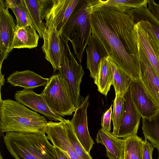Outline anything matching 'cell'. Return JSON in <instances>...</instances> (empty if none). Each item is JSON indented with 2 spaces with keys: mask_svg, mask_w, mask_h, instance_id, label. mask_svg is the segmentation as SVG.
<instances>
[{
  "mask_svg": "<svg viewBox=\"0 0 159 159\" xmlns=\"http://www.w3.org/2000/svg\"><path fill=\"white\" fill-rule=\"evenodd\" d=\"M134 28L140 45L159 77V41L139 22L135 23Z\"/></svg>",
  "mask_w": 159,
  "mask_h": 159,
  "instance_id": "14",
  "label": "cell"
},
{
  "mask_svg": "<svg viewBox=\"0 0 159 159\" xmlns=\"http://www.w3.org/2000/svg\"><path fill=\"white\" fill-rule=\"evenodd\" d=\"M124 95L117 93L113 102V110L111 120L113 125L112 133L115 134L117 132L121 122L124 111L125 99Z\"/></svg>",
  "mask_w": 159,
  "mask_h": 159,
  "instance_id": "30",
  "label": "cell"
},
{
  "mask_svg": "<svg viewBox=\"0 0 159 159\" xmlns=\"http://www.w3.org/2000/svg\"><path fill=\"white\" fill-rule=\"evenodd\" d=\"M61 58L59 74L64 80L75 109L80 106L84 98L80 95V86L84 72L71 52L68 41L60 34Z\"/></svg>",
  "mask_w": 159,
  "mask_h": 159,
  "instance_id": "5",
  "label": "cell"
},
{
  "mask_svg": "<svg viewBox=\"0 0 159 159\" xmlns=\"http://www.w3.org/2000/svg\"><path fill=\"white\" fill-rule=\"evenodd\" d=\"M80 0H52L45 18V26L53 25L61 34L62 29Z\"/></svg>",
  "mask_w": 159,
  "mask_h": 159,
  "instance_id": "10",
  "label": "cell"
},
{
  "mask_svg": "<svg viewBox=\"0 0 159 159\" xmlns=\"http://www.w3.org/2000/svg\"><path fill=\"white\" fill-rule=\"evenodd\" d=\"M86 50V68L90 71V76L95 80L98 74L101 59L108 56L102 44L92 33Z\"/></svg>",
  "mask_w": 159,
  "mask_h": 159,
  "instance_id": "18",
  "label": "cell"
},
{
  "mask_svg": "<svg viewBox=\"0 0 159 159\" xmlns=\"http://www.w3.org/2000/svg\"><path fill=\"white\" fill-rule=\"evenodd\" d=\"M37 31L32 25L22 27L16 25L11 50L14 48L36 47L40 37Z\"/></svg>",
  "mask_w": 159,
  "mask_h": 159,
  "instance_id": "21",
  "label": "cell"
},
{
  "mask_svg": "<svg viewBox=\"0 0 159 159\" xmlns=\"http://www.w3.org/2000/svg\"><path fill=\"white\" fill-rule=\"evenodd\" d=\"M89 98L88 95L82 100L76 109L70 121L78 140L86 152L89 153L94 143L89 134L88 126L87 111Z\"/></svg>",
  "mask_w": 159,
  "mask_h": 159,
  "instance_id": "9",
  "label": "cell"
},
{
  "mask_svg": "<svg viewBox=\"0 0 159 159\" xmlns=\"http://www.w3.org/2000/svg\"><path fill=\"white\" fill-rule=\"evenodd\" d=\"M112 106L103 115L101 119L102 128L108 132H111V122L112 114Z\"/></svg>",
  "mask_w": 159,
  "mask_h": 159,
  "instance_id": "31",
  "label": "cell"
},
{
  "mask_svg": "<svg viewBox=\"0 0 159 159\" xmlns=\"http://www.w3.org/2000/svg\"><path fill=\"white\" fill-rule=\"evenodd\" d=\"M0 159H3V157H2L1 154H0Z\"/></svg>",
  "mask_w": 159,
  "mask_h": 159,
  "instance_id": "36",
  "label": "cell"
},
{
  "mask_svg": "<svg viewBox=\"0 0 159 159\" xmlns=\"http://www.w3.org/2000/svg\"><path fill=\"white\" fill-rule=\"evenodd\" d=\"M124 159H143L144 140L137 135L125 139Z\"/></svg>",
  "mask_w": 159,
  "mask_h": 159,
  "instance_id": "28",
  "label": "cell"
},
{
  "mask_svg": "<svg viewBox=\"0 0 159 159\" xmlns=\"http://www.w3.org/2000/svg\"><path fill=\"white\" fill-rule=\"evenodd\" d=\"M47 137L55 147L65 152L70 159H80L75 152L67 137L63 118L59 122H48Z\"/></svg>",
  "mask_w": 159,
  "mask_h": 159,
  "instance_id": "16",
  "label": "cell"
},
{
  "mask_svg": "<svg viewBox=\"0 0 159 159\" xmlns=\"http://www.w3.org/2000/svg\"><path fill=\"white\" fill-rule=\"evenodd\" d=\"M32 25L39 33L40 38L43 39L45 28L43 20L47 11L52 3L50 0H24Z\"/></svg>",
  "mask_w": 159,
  "mask_h": 159,
  "instance_id": "17",
  "label": "cell"
},
{
  "mask_svg": "<svg viewBox=\"0 0 159 159\" xmlns=\"http://www.w3.org/2000/svg\"><path fill=\"white\" fill-rule=\"evenodd\" d=\"M49 80V78H43L29 70L16 71L7 79V82L13 86L32 89L39 86H45Z\"/></svg>",
  "mask_w": 159,
  "mask_h": 159,
  "instance_id": "20",
  "label": "cell"
},
{
  "mask_svg": "<svg viewBox=\"0 0 159 159\" xmlns=\"http://www.w3.org/2000/svg\"><path fill=\"white\" fill-rule=\"evenodd\" d=\"M96 142L104 145L109 159H124L125 141L118 138L112 133L102 128L99 129L96 138Z\"/></svg>",
  "mask_w": 159,
  "mask_h": 159,
  "instance_id": "19",
  "label": "cell"
},
{
  "mask_svg": "<svg viewBox=\"0 0 159 159\" xmlns=\"http://www.w3.org/2000/svg\"><path fill=\"white\" fill-rule=\"evenodd\" d=\"M40 94L51 110L61 117L71 116L75 111L67 85L59 73L49 78Z\"/></svg>",
  "mask_w": 159,
  "mask_h": 159,
  "instance_id": "6",
  "label": "cell"
},
{
  "mask_svg": "<svg viewBox=\"0 0 159 159\" xmlns=\"http://www.w3.org/2000/svg\"><path fill=\"white\" fill-rule=\"evenodd\" d=\"M153 148L151 143L145 139L143 143V159H152Z\"/></svg>",
  "mask_w": 159,
  "mask_h": 159,
  "instance_id": "32",
  "label": "cell"
},
{
  "mask_svg": "<svg viewBox=\"0 0 159 159\" xmlns=\"http://www.w3.org/2000/svg\"><path fill=\"white\" fill-rule=\"evenodd\" d=\"M158 159H159V157H158Z\"/></svg>",
  "mask_w": 159,
  "mask_h": 159,
  "instance_id": "37",
  "label": "cell"
},
{
  "mask_svg": "<svg viewBox=\"0 0 159 159\" xmlns=\"http://www.w3.org/2000/svg\"><path fill=\"white\" fill-rule=\"evenodd\" d=\"M0 0V67L11 51L16 24L13 16Z\"/></svg>",
  "mask_w": 159,
  "mask_h": 159,
  "instance_id": "7",
  "label": "cell"
},
{
  "mask_svg": "<svg viewBox=\"0 0 159 159\" xmlns=\"http://www.w3.org/2000/svg\"><path fill=\"white\" fill-rule=\"evenodd\" d=\"M139 48L140 80L149 96L159 107V77L139 43Z\"/></svg>",
  "mask_w": 159,
  "mask_h": 159,
  "instance_id": "12",
  "label": "cell"
},
{
  "mask_svg": "<svg viewBox=\"0 0 159 159\" xmlns=\"http://www.w3.org/2000/svg\"><path fill=\"white\" fill-rule=\"evenodd\" d=\"M89 19L91 33L108 56L131 80L140 79L139 43L128 11L101 6L97 0H93Z\"/></svg>",
  "mask_w": 159,
  "mask_h": 159,
  "instance_id": "1",
  "label": "cell"
},
{
  "mask_svg": "<svg viewBox=\"0 0 159 159\" xmlns=\"http://www.w3.org/2000/svg\"><path fill=\"white\" fill-rule=\"evenodd\" d=\"M48 123L44 116L16 101L1 99L0 128L2 132L35 133L45 135Z\"/></svg>",
  "mask_w": 159,
  "mask_h": 159,
  "instance_id": "2",
  "label": "cell"
},
{
  "mask_svg": "<svg viewBox=\"0 0 159 159\" xmlns=\"http://www.w3.org/2000/svg\"><path fill=\"white\" fill-rule=\"evenodd\" d=\"M110 64L113 77V84L115 94L124 95L128 88L131 80L114 62L108 57Z\"/></svg>",
  "mask_w": 159,
  "mask_h": 159,
  "instance_id": "27",
  "label": "cell"
},
{
  "mask_svg": "<svg viewBox=\"0 0 159 159\" xmlns=\"http://www.w3.org/2000/svg\"><path fill=\"white\" fill-rule=\"evenodd\" d=\"M124 97L125 101L123 118L117 132L113 135L117 138L125 139L137 135L141 116L133 102L129 86Z\"/></svg>",
  "mask_w": 159,
  "mask_h": 159,
  "instance_id": "8",
  "label": "cell"
},
{
  "mask_svg": "<svg viewBox=\"0 0 159 159\" xmlns=\"http://www.w3.org/2000/svg\"><path fill=\"white\" fill-rule=\"evenodd\" d=\"M5 79L4 78V75L0 73V88L2 86H3L4 84Z\"/></svg>",
  "mask_w": 159,
  "mask_h": 159,
  "instance_id": "35",
  "label": "cell"
},
{
  "mask_svg": "<svg viewBox=\"0 0 159 159\" xmlns=\"http://www.w3.org/2000/svg\"><path fill=\"white\" fill-rule=\"evenodd\" d=\"M94 82L98 91L107 96L113 84V77L111 66L108 57L102 58L100 62L99 71Z\"/></svg>",
  "mask_w": 159,
  "mask_h": 159,
  "instance_id": "23",
  "label": "cell"
},
{
  "mask_svg": "<svg viewBox=\"0 0 159 159\" xmlns=\"http://www.w3.org/2000/svg\"><path fill=\"white\" fill-rule=\"evenodd\" d=\"M3 139L7 150L15 159H56L55 147L46 135L8 132Z\"/></svg>",
  "mask_w": 159,
  "mask_h": 159,
  "instance_id": "3",
  "label": "cell"
},
{
  "mask_svg": "<svg viewBox=\"0 0 159 159\" xmlns=\"http://www.w3.org/2000/svg\"><path fill=\"white\" fill-rule=\"evenodd\" d=\"M56 159H70L68 155L59 148L55 147Z\"/></svg>",
  "mask_w": 159,
  "mask_h": 159,
  "instance_id": "34",
  "label": "cell"
},
{
  "mask_svg": "<svg viewBox=\"0 0 159 159\" xmlns=\"http://www.w3.org/2000/svg\"><path fill=\"white\" fill-rule=\"evenodd\" d=\"M148 9L159 20V3L153 0H148Z\"/></svg>",
  "mask_w": 159,
  "mask_h": 159,
  "instance_id": "33",
  "label": "cell"
},
{
  "mask_svg": "<svg viewBox=\"0 0 159 159\" xmlns=\"http://www.w3.org/2000/svg\"><path fill=\"white\" fill-rule=\"evenodd\" d=\"M101 6L125 12L132 9L147 8L148 0H98Z\"/></svg>",
  "mask_w": 159,
  "mask_h": 159,
  "instance_id": "26",
  "label": "cell"
},
{
  "mask_svg": "<svg viewBox=\"0 0 159 159\" xmlns=\"http://www.w3.org/2000/svg\"><path fill=\"white\" fill-rule=\"evenodd\" d=\"M15 98L17 102L42 114L49 120L60 121L63 118L51 110L43 97L32 89H24L17 91Z\"/></svg>",
  "mask_w": 159,
  "mask_h": 159,
  "instance_id": "11",
  "label": "cell"
},
{
  "mask_svg": "<svg viewBox=\"0 0 159 159\" xmlns=\"http://www.w3.org/2000/svg\"><path fill=\"white\" fill-rule=\"evenodd\" d=\"M60 34L53 25L45 26L43 35V44L42 49L46 59L52 65L54 72L59 70L60 63Z\"/></svg>",
  "mask_w": 159,
  "mask_h": 159,
  "instance_id": "15",
  "label": "cell"
},
{
  "mask_svg": "<svg viewBox=\"0 0 159 159\" xmlns=\"http://www.w3.org/2000/svg\"><path fill=\"white\" fill-rule=\"evenodd\" d=\"M63 121L68 139L78 157L80 159H93L77 139L70 120L63 118Z\"/></svg>",
  "mask_w": 159,
  "mask_h": 159,
  "instance_id": "29",
  "label": "cell"
},
{
  "mask_svg": "<svg viewBox=\"0 0 159 159\" xmlns=\"http://www.w3.org/2000/svg\"><path fill=\"white\" fill-rule=\"evenodd\" d=\"M92 7V0H80L61 34L71 42L80 64L91 33L89 15Z\"/></svg>",
  "mask_w": 159,
  "mask_h": 159,
  "instance_id": "4",
  "label": "cell"
},
{
  "mask_svg": "<svg viewBox=\"0 0 159 159\" xmlns=\"http://www.w3.org/2000/svg\"><path fill=\"white\" fill-rule=\"evenodd\" d=\"M4 1L6 7L10 9L15 15L17 25L22 27L32 25L24 0Z\"/></svg>",
  "mask_w": 159,
  "mask_h": 159,
  "instance_id": "25",
  "label": "cell"
},
{
  "mask_svg": "<svg viewBox=\"0 0 159 159\" xmlns=\"http://www.w3.org/2000/svg\"><path fill=\"white\" fill-rule=\"evenodd\" d=\"M142 123L145 139L149 140L159 153V111L151 117L142 118Z\"/></svg>",
  "mask_w": 159,
  "mask_h": 159,
  "instance_id": "24",
  "label": "cell"
},
{
  "mask_svg": "<svg viewBox=\"0 0 159 159\" xmlns=\"http://www.w3.org/2000/svg\"><path fill=\"white\" fill-rule=\"evenodd\" d=\"M134 23L139 22L159 41V20L147 8L130 9Z\"/></svg>",
  "mask_w": 159,
  "mask_h": 159,
  "instance_id": "22",
  "label": "cell"
},
{
  "mask_svg": "<svg viewBox=\"0 0 159 159\" xmlns=\"http://www.w3.org/2000/svg\"><path fill=\"white\" fill-rule=\"evenodd\" d=\"M129 86L133 102L142 118H149L159 111L140 79L131 80Z\"/></svg>",
  "mask_w": 159,
  "mask_h": 159,
  "instance_id": "13",
  "label": "cell"
}]
</instances>
